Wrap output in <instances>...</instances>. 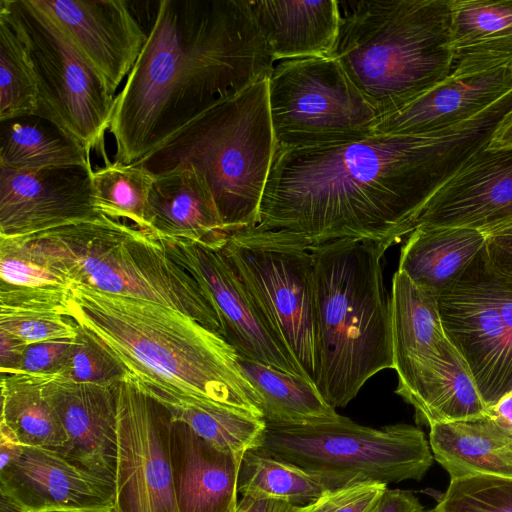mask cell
I'll return each mask as SVG.
<instances>
[{"instance_id":"11","label":"cell","mask_w":512,"mask_h":512,"mask_svg":"<svg viewBox=\"0 0 512 512\" xmlns=\"http://www.w3.org/2000/svg\"><path fill=\"white\" fill-rule=\"evenodd\" d=\"M268 93L279 149L361 139L374 134L380 118L334 55L281 61Z\"/></svg>"},{"instance_id":"35","label":"cell","mask_w":512,"mask_h":512,"mask_svg":"<svg viewBox=\"0 0 512 512\" xmlns=\"http://www.w3.org/2000/svg\"><path fill=\"white\" fill-rule=\"evenodd\" d=\"M153 181L154 174L141 165L106 159L104 166L92 171L95 206L102 215L128 220L139 229L151 232L147 211Z\"/></svg>"},{"instance_id":"19","label":"cell","mask_w":512,"mask_h":512,"mask_svg":"<svg viewBox=\"0 0 512 512\" xmlns=\"http://www.w3.org/2000/svg\"><path fill=\"white\" fill-rule=\"evenodd\" d=\"M44 392L68 438L67 459L115 481L117 461L116 386L46 376Z\"/></svg>"},{"instance_id":"4","label":"cell","mask_w":512,"mask_h":512,"mask_svg":"<svg viewBox=\"0 0 512 512\" xmlns=\"http://www.w3.org/2000/svg\"><path fill=\"white\" fill-rule=\"evenodd\" d=\"M314 260V383L335 409L345 407L372 376L393 369L391 296L381 244L340 239L311 249Z\"/></svg>"},{"instance_id":"24","label":"cell","mask_w":512,"mask_h":512,"mask_svg":"<svg viewBox=\"0 0 512 512\" xmlns=\"http://www.w3.org/2000/svg\"><path fill=\"white\" fill-rule=\"evenodd\" d=\"M249 1L274 61L332 55L342 21L338 1Z\"/></svg>"},{"instance_id":"9","label":"cell","mask_w":512,"mask_h":512,"mask_svg":"<svg viewBox=\"0 0 512 512\" xmlns=\"http://www.w3.org/2000/svg\"><path fill=\"white\" fill-rule=\"evenodd\" d=\"M221 249L314 382L316 321L314 260L310 248L285 232L254 226L229 234Z\"/></svg>"},{"instance_id":"23","label":"cell","mask_w":512,"mask_h":512,"mask_svg":"<svg viewBox=\"0 0 512 512\" xmlns=\"http://www.w3.org/2000/svg\"><path fill=\"white\" fill-rule=\"evenodd\" d=\"M147 215L158 237L223 245L228 236L205 177L190 164L154 175Z\"/></svg>"},{"instance_id":"38","label":"cell","mask_w":512,"mask_h":512,"mask_svg":"<svg viewBox=\"0 0 512 512\" xmlns=\"http://www.w3.org/2000/svg\"><path fill=\"white\" fill-rule=\"evenodd\" d=\"M60 376L83 383L116 386L128 376L99 340L78 324V335Z\"/></svg>"},{"instance_id":"29","label":"cell","mask_w":512,"mask_h":512,"mask_svg":"<svg viewBox=\"0 0 512 512\" xmlns=\"http://www.w3.org/2000/svg\"><path fill=\"white\" fill-rule=\"evenodd\" d=\"M391 319L395 371L439 353L448 338L437 295L398 270L392 279Z\"/></svg>"},{"instance_id":"36","label":"cell","mask_w":512,"mask_h":512,"mask_svg":"<svg viewBox=\"0 0 512 512\" xmlns=\"http://www.w3.org/2000/svg\"><path fill=\"white\" fill-rule=\"evenodd\" d=\"M37 112V83L26 48L0 14V122Z\"/></svg>"},{"instance_id":"15","label":"cell","mask_w":512,"mask_h":512,"mask_svg":"<svg viewBox=\"0 0 512 512\" xmlns=\"http://www.w3.org/2000/svg\"><path fill=\"white\" fill-rule=\"evenodd\" d=\"M92 171L81 165L0 167V237L31 235L102 216L94 203Z\"/></svg>"},{"instance_id":"25","label":"cell","mask_w":512,"mask_h":512,"mask_svg":"<svg viewBox=\"0 0 512 512\" xmlns=\"http://www.w3.org/2000/svg\"><path fill=\"white\" fill-rule=\"evenodd\" d=\"M453 75L512 70V0H451Z\"/></svg>"},{"instance_id":"34","label":"cell","mask_w":512,"mask_h":512,"mask_svg":"<svg viewBox=\"0 0 512 512\" xmlns=\"http://www.w3.org/2000/svg\"><path fill=\"white\" fill-rule=\"evenodd\" d=\"M152 398L164 406L171 420L187 424L220 450L244 454L247 450L260 446L266 428V421L262 418L214 403H187L165 397Z\"/></svg>"},{"instance_id":"39","label":"cell","mask_w":512,"mask_h":512,"mask_svg":"<svg viewBox=\"0 0 512 512\" xmlns=\"http://www.w3.org/2000/svg\"><path fill=\"white\" fill-rule=\"evenodd\" d=\"M0 330L30 345L75 339L78 324L71 317L56 312L0 309Z\"/></svg>"},{"instance_id":"30","label":"cell","mask_w":512,"mask_h":512,"mask_svg":"<svg viewBox=\"0 0 512 512\" xmlns=\"http://www.w3.org/2000/svg\"><path fill=\"white\" fill-rule=\"evenodd\" d=\"M89 155L75 138L40 115L0 122V167L91 166Z\"/></svg>"},{"instance_id":"16","label":"cell","mask_w":512,"mask_h":512,"mask_svg":"<svg viewBox=\"0 0 512 512\" xmlns=\"http://www.w3.org/2000/svg\"><path fill=\"white\" fill-rule=\"evenodd\" d=\"M63 31L83 59L116 90L134 67L148 38L128 2L121 0H32Z\"/></svg>"},{"instance_id":"50","label":"cell","mask_w":512,"mask_h":512,"mask_svg":"<svg viewBox=\"0 0 512 512\" xmlns=\"http://www.w3.org/2000/svg\"><path fill=\"white\" fill-rule=\"evenodd\" d=\"M424 512H443V511L436 505L433 509H430V510L424 511Z\"/></svg>"},{"instance_id":"20","label":"cell","mask_w":512,"mask_h":512,"mask_svg":"<svg viewBox=\"0 0 512 512\" xmlns=\"http://www.w3.org/2000/svg\"><path fill=\"white\" fill-rule=\"evenodd\" d=\"M396 393L415 410L418 424L432 426L487 415L472 372L447 338L439 353L396 370Z\"/></svg>"},{"instance_id":"40","label":"cell","mask_w":512,"mask_h":512,"mask_svg":"<svg viewBox=\"0 0 512 512\" xmlns=\"http://www.w3.org/2000/svg\"><path fill=\"white\" fill-rule=\"evenodd\" d=\"M388 485L362 481L330 489L305 505L306 512H376Z\"/></svg>"},{"instance_id":"10","label":"cell","mask_w":512,"mask_h":512,"mask_svg":"<svg viewBox=\"0 0 512 512\" xmlns=\"http://www.w3.org/2000/svg\"><path fill=\"white\" fill-rule=\"evenodd\" d=\"M22 40L38 89V112L75 138L89 153L102 150L115 98L59 26L32 0H1Z\"/></svg>"},{"instance_id":"42","label":"cell","mask_w":512,"mask_h":512,"mask_svg":"<svg viewBox=\"0 0 512 512\" xmlns=\"http://www.w3.org/2000/svg\"><path fill=\"white\" fill-rule=\"evenodd\" d=\"M482 232L490 265L499 274L512 279V218Z\"/></svg>"},{"instance_id":"12","label":"cell","mask_w":512,"mask_h":512,"mask_svg":"<svg viewBox=\"0 0 512 512\" xmlns=\"http://www.w3.org/2000/svg\"><path fill=\"white\" fill-rule=\"evenodd\" d=\"M437 297L445 333L488 408L512 391V279L492 268L483 247Z\"/></svg>"},{"instance_id":"49","label":"cell","mask_w":512,"mask_h":512,"mask_svg":"<svg viewBox=\"0 0 512 512\" xmlns=\"http://www.w3.org/2000/svg\"><path fill=\"white\" fill-rule=\"evenodd\" d=\"M45 512H99V511H88V510H52Z\"/></svg>"},{"instance_id":"22","label":"cell","mask_w":512,"mask_h":512,"mask_svg":"<svg viewBox=\"0 0 512 512\" xmlns=\"http://www.w3.org/2000/svg\"><path fill=\"white\" fill-rule=\"evenodd\" d=\"M169 450L179 512L235 511L243 454L220 450L173 420Z\"/></svg>"},{"instance_id":"33","label":"cell","mask_w":512,"mask_h":512,"mask_svg":"<svg viewBox=\"0 0 512 512\" xmlns=\"http://www.w3.org/2000/svg\"><path fill=\"white\" fill-rule=\"evenodd\" d=\"M334 489L322 476L256 447L241 459L237 490L242 496L307 505Z\"/></svg>"},{"instance_id":"28","label":"cell","mask_w":512,"mask_h":512,"mask_svg":"<svg viewBox=\"0 0 512 512\" xmlns=\"http://www.w3.org/2000/svg\"><path fill=\"white\" fill-rule=\"evenodd\" d=\"M0 308L69 315L73 286L19 238L0 237Z\"/></svg>"},{"instance_id":"14","label":"cell","mask_w":512,"mask_h":512,"mask_svg":"<svg viewBox=\"0 0 512 512\" xmlns=\"http://www.w3.org/2000/svg\"><path fill=\"white\" fill-rule=\"evenodd\" d=\"M156 237L199 284L217 314L221 335L239 357L312 381L237 276L222 245Z\"/></svg>"},{"instance_id":"47","label":"cell","mask_w":512,"mask_h":512,"mask_svg":"<svg viewBox=\"0 0 512 512\" xmlns=\"http://www.w3.org/2000/svg\"><path fill=\"white\" fill-rule=\"evenodd\" d=\"M486 148L512 150V110L499 123Z\"/></svg>"},{"instance_id":"43","label":"cell","mask_w":512,"mask_h":512,"mask_svg":"<svg viewBox=\"0 0 512 512\" xmlns=\"http://www.w3.org/2000/svg\"><path fill=\"white\" fill-rule=\"evenodd\" d=\"M27 344L19 338L0 330V371L1 374L20 370Z\"/></svg>"},{"instance_id":"2","label":"cell","mask_w":512,"mask_h":512,"mask_svg":"<svg viewBox=\"0 0 512 512\" xmlns=\"http://www.w3.org/2000/svg\"><path fill=\"white\" fill-rule=\"evenodd\" d=\"M116 96L114 161L133 164L197 116L274 68L249 0L159 1Z\"/></svg>"},{"instance_id":"48","label":"cell","mask_w":512,"mask_h":512,"mask_svg":"<svg viewBox=\"0 0 512 512\" xmlns=\"http://www.w3.org/2000/svg\"><path fill=\"white\" fill-rule=\"evenodd\" d=\"M487 414L503 428L512 432V391L488 407Z\"/></svg>"},{"instance_id":"32","label":"cell","mask_w":512,"mask_h":512,"mask_svg":"<svg viewBox=\"0 0 512 512\" xmlns=\"http://www.w3.org/2000/svg\"><path fill=\"white\" fill-rule=\"evenodd\" d=\"M238 361L261 398L267 423L305 425L341 417L312 381L239 356Z\"/></svg>"},{"instance_id":"3","label":"cell","mask_w":512,"mask_h":512,"mask_svg":"<svg viewBox=\"0 0 512 512\" xmlns=\"http://www.w3.org/2000/svg\"><path fill=\"white\" fill-rule=\"evenodd\" d=\"M70 317L152 396L214 403L263 418L261 398L224 337L164 304L72 289Z\"/></svg>"},{"instance_id":"21","label":"cell","mask_w":512,"mask_h":512,"mask_svg":"<svg viewBox=\"0 0 512 512\" xmlns=\"http://www.w3.org/2000/svg\"><path fill=\"white\" fill-rule=\"evenodd\" d=\"M512 89V70L453 75L401 108L379 118L374 134L416 135L461 124Z\"/></svg>"},{"instance_id":"7","label":"cell","mask_w":512,"mask_h":512,"mask_svg":"<svg viewBox=\"0 0 512 512\" xmlns=\"http://www.w3.org/2000/svg\"><path fill=\"white\" fill-rule=\"evenodd\" d=\"M18 238L73 287L155 301L221 334L199 284L151 232L102 215Z\"/></svg>"},{"instance_id":"17","label":"cell","mask_w":512,"mask_h":512,"mask_svg":"<svg viewBox=\"0 0 512 512\" xmlns=\"http://www.w3.org/2000/svg\"><path fill=\"white\" fill-rule=\"evenodd\" d=\"M0 491L25 512H111L115 481L75 464L55 450L24 447L19 457L0 469Z\"/></svg>"},{"instance_id":"37","label":"cell","mask_w":512,"mask_h":512,"mask_svg":"<svg viewBox=\"0 0 512 512\" xmlns=\"http://www.w3.org/2000/svg\"><path fill=\"white\" fill-rule=\"evenodd\" d=\"M437 506L443 512H512V478L479 475L450 480Z\"/></svg>"},{"instance_id":"26","label":"cell","mask_w":512,"mask_h":512,"mask_svg":"<svg viewBox=\"0 0 512 512\" xmlns=\"http://www.w3.org/2000/svg\"><path fill=\"white\" fill-rule=\"evenodd\" d=\"M429 428L433 457L450 480L479 475L512 478V432L488 414Z\"/></svg>"},{"instance_id":"31","label":"cell","mask_w":512,"mask_h":512,"mask_svg":"<svg viewBox=\"0 0 512 512\" xmlns=\"http://www.w3.org/2000/svg\"><path fill=\"white\" fill-rule=\"evenodd\" d=\"M1 421L24 447L63 453L68 438L44 392L45 374H1Z\"/></svg>"},{"instance_id":"1","label":"cell","mask_w":512,"mask_h":512,"mask_svg":"<svg viewBox=\"0 0 512 512\" xmlns=\"http://www.w3.org/2000/svg\"><path fill=\"white\" fill-rule=\"evenodd\" d=\"M509 110L500 99L437 132L277 148L256 226L285 232L310 249L340 239L388 249L415 229L432 194L487 147Z\"/></svg>"},{"instance_id":"44","label":"cell","mask_w":512,"mask_h":512,"mask_svg":"<svg viewBox=\"0 0 512 512\" xmlns=\"http://www.w3.org/2000/svg\"><path fill=\"white\" fill-rule=\"evenodd\" d=\"M376 512H424V508L412 492L387 488Z\"/></svg>"},{"instance_id":"41","label":"cell","mask_w":512,"mask_h":512,"mask_svg":"<svg viewBox=\"0 0 512 512\" xmlns=\"http://www.w3.org/2000/svg\"><path fill=\"white\" fill-rule=\"evenodd\" d=\"M75 339L33 343L27 346L19 371L34 374H59L66 365Z\"/></svg>"},{"instance_id":"18","label":"cell","mask_w":512,"mask_h":512,"mask_svg":"<svg viewBox=\"0 0 512 512\" xmlns=\"http://www.w3.org/2000/svg\"><path fill=\"white\" fill-rule=\"evenodd\" d=\"M512 218V150L472 155L423 206L415 228L461 227L484 231Z\"/></svg>"},{"instance_id":"8","label":"cell","mask_w":512,"mask_h":512,"mask_svg":"<svg viewBox=\"0 0 512 512\" xmlns=\"http://www.w3.org/2000/svg\"><path fill=\"white\" fill-rule=\"evenodd\" d=\"M259 448L324 477L334 489L362 481H419L434 459L415 426L371 428L344 416L305 425L266 422Z\"/></svg>"},{"instance_id":"45","label":"cell","mask_w":512,"mask_h":512,"mask_svg":"<svg viewBox=\"0 0 512 512\" xmlns=\"http://www.w3.org/2000/svg\"><path fill=\"white\" fill-rule=\"evenodd\" d=\"M234 512H306L305 505L278 499H258L242 496Z\"/></svg>"},{"instance_id":"13","label":"cell","mask_w":512,"mask_h":512,"mask_svg":"<svg viewBox=\"0 0 512 512\" xmlns=\"http://www.w3.org/2000/svg\"><path fill=\"white\" fill-rule=\"evenodd\" d=\"M117 461L111 512H179L168 411L129 375L116 385Z\"/></svg>"},{"instance_id":"6","label":"cell","mask_w":512,"mask_h":512,"mask_svg":"<svg viewBox=\"0 0 512 512\" xmlns=\"http://www.w3.org/2000/svg\"><path fill=\"white\" fill-rule=\"evenodd\" d=\"M277 150L268 78L218 102L133 163L152 174L190 164L205 177L227 234L258 225Z\"/></svg>"},{"instance_id":"5","label":"cell","mask_w":512,"mask_h":512,"mask_svg":"<svg viewBox=\"0 0 512 512\" xmlns=\"http://www.w3.org/2000/svg\"><path fill=\"white\" fill-rule=\"evenodd\" d=\"M451 0H362L332 53L379 114L405 107L451 73Z\"/></svg>"},{"instance_id":"46","label":"cell","mask_w":512,"mask_h":512,"mask_svg":"<svg viewBox=\"0 0 512 512\" xmlns=\"http://www.w3.org/2000/svg\"><path fill=\"white\" fill-rule=\"evenodd\" d=\"M23 449L11 430L0 423V469L19 457Z\"/></svg>"},{"instance_id":"27","label":"cell","mask_w":512,"mask_h":512,"mask_svg":"<svg viewBox=\"0 0 512 512\" xmlns=\"http://www.w3.org/2000/svg\"><path fill=\"white\" fill-rule=\"evenodd\" d=\"M485 245L482 231L416 227L401 248L398 271L437 296L452 286Z\"/></svg>"}]
</instances>
